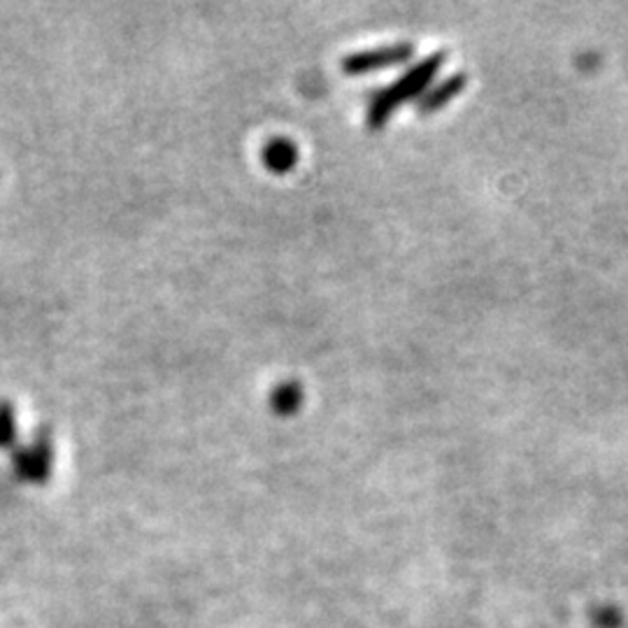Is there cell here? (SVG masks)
I'll return each mask as SVG.
<instances>
[{
	"label": "cell",
	"instance_id": "2",
	"mask_svg": "<svg viewBox=\"0 0 628 628\" xmlns=\"http://www.w3.org/2000/svg\"><path fill=\"white\" fill-rule=\"evenodd\" d=\"M412 54H415V47L410 42H393V44L375 47V49H363V52H357V54H347L342 61V68L349 74H361L368 70L408 61Z\"/></svg>",
	"mask_w": 628,
	"mask_h": 628
},
{
	"label": "cell",
	"instance_id": "4",
	"mask_svg": "<svg viewBox=\"0 0 628 628\" xmlns=\"http://www.w3.org/2000/svg\"><path fill=\"white\" fill-rule=\"evenodd\" d=\"M296 159H298L296 147H293L289 140H285V138L272 140V142L268 144V149H266V163H268L272 170L285 172V170H289V168L296 163Z\"/></svg>",
	"mask_w": 628,
	"mask_h": 628
},
{
	"label": "cell",
	"instance_id": "3",
	"mask_svg": "<svg viewBox=\"0 0 628 628\" xmlns=\"http://www.w3.org/2000/svg\"><path fill=\"white\" fill-rule=\"evenodd\" d=\"M466 84H468V74H463V72L451 74V78H447L445 82L436 84L433 89H426V91L419 96V110H421V112H436V110H440V108L447 106L449 100L455 98Z\"/></svg>",
	"mask_w": 628,
	"mask_h": 628
},
{
	"label": "cell",
	"instance_id": "5",
	"mask_svg": "<svg viewBox=\"0 0 628 628\" xmlns=\"http://www.w3.org/2000/svg\"><path fill=\"white\" fill-rule=\"evenodd\" d=\"M275 410L278 412H293L300 400H303V391H300V385H285L278 391H275Z\"/></svg>",
	"mask_w": 628,
	"mask_h": 628
},
{
	"label": "cell",
	"instance_id": "1",
	"mask_svg": "<svg viewBox=\"0 0 628 628\" xmlns=\"http://www.w3.org/2000/svg\"><path fill=\"white\" fill-rule=\"evenodd\" d=\"M440 66H442V54L438 52L429 59H421L419 63H415L403 74V78H398L389 87L377 89L368 100V126H372V129H380V126L393 114L398 106H403L406 100L415 96H421L426 87H429V82L433 80V74L438 72Z\"/></svg>",
	"mask_w": 628,
	"mask_h": 628
}]
</instances>
